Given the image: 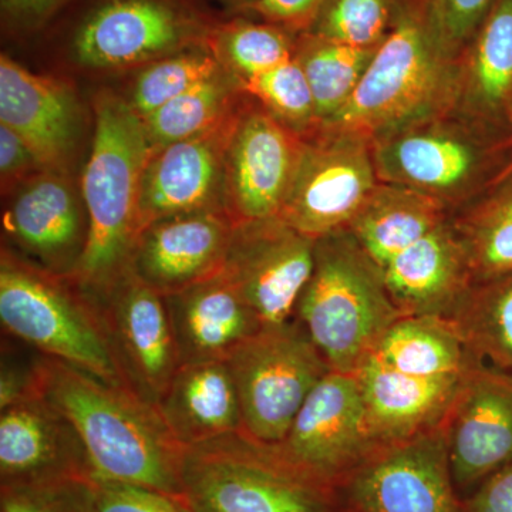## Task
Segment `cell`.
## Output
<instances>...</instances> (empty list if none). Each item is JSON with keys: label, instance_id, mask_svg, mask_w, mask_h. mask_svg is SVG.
Here are the masks:
<instances>
[{"label": "cell", "instance_id": "60d3db41", "mask_svg": "<svg viewBox=\"0 0 512 512\" xmlns=\"http://www.w3.org/2000/svg\"><path fill=\"white\" fill-rule=\"evenodd\" d=\"M72 0H0L3 25L16 35L46 28Z\"/></svg>", "mask_w": 512, "mask_h": 512}, {"label": "cell", "instance_id": "7c38bea8", "mask_svg": "<svg viewBox=\"0 0 512 512\" xmlns=\"http://www.w3.org/2000/svg\"><path fill=\"white\" fill-rule=\"evenodd\" d=\"M306 476L328 485L377 450L355 373L330 370L309 394L284 440L269 446Z\"/></svg>", "mask_w": 512, "mask_h": 512}, {"label": "cell", "instance_id": "1f68e13d", "mask_svg": "<svg viewBox=\"0 0 512 512\" xmlns=\"http://www.w3.org/2000/svg\"><path fill=\"white\" fill-rule=\"evenodd\" d=\"M296 39L298 35L275 23L239 16L220 20L207 45L221 66L242 84L293 59Z\"/></svg>", "mask_w": 512, "mask_h": 512}, {"label": "cell", "instance_id": "4dcf8cb0", "mask_svg": "<svg viewBox=\"0 0 512 512\" xmlns=\"http://www.w3.org/2000/svg\"><path fill=\"white\" fill-rule=\"evenodd\" d=\"M377 50L343 45L309 32L298 35L295 59L311 86L319 127L348 103Z\"/></svg>", "mask_w": 512, "mask_h": 512}, {"label": "cell", "instance_id": "ffe728a7", "mask_svg": "<svg viewBox=\"0 0 512 512\" xmlns=\"http://www.w3.org/2000/svg\"><path fill=\"white\" fill-rule=\"evenodd\" d=\"M0 124L30 148L46 171L64 167L79 137V109L72 90L0 57Z\"/></svg>", "mask_w": 512, "mask_h": 512}, {"label": "cell", "instance_id": "9a60e30c", "mask_svg": "<svg viewBox=\"0 0 512 512\" xmlns=\"http://www.w3.org/2000/svg\"><path fill=\"white\" fill-rule=\"evenodd\" d=\"M94 301L131 386L157 407L181 366L165 295L128 271Z\"/></svg>", "mask_w": 512, "mask_h": 512}, {"label": "cell", "instance_id": "30bf717a", "mask_svg": "<svg viewBox=\"0 0 512 512\" xmlns=\"http://www.w3.org/2000/svg\"><path fill=\"white\" fill-rule=\"evenodd\" d=\"M377 184L372 138L359 131L319 127L305 136L278 218L316 241L348 229Z\"/></svg>", "mask_w": 512, "mask_h": 512}, {"label": "cell", "instance_id": "ab89813d", "mask_svg": "<svg viewBox=\"0 0 512 512\" xmlns=\"http://www.w3.org/2000/svg\"><path fill=\"white\" fill-rule=\"evenodd\" d=\"M326 0H258L244 13L275 23L295 35L308 32Z\"/></svg>", "mask_w": 512, "mask_h": 512}, {"label": "cell", "instance_id": "8d00e7d4", "mask_svg": "<svg viewBox=\"0 0 512 512\" xmlns=\"http://www.w3.org/2000/svg\"><path fill=\"white\" fill-rule=\"evenodd\" d=\"M497 0H403L433 45L458 60Z\"/></svg>", "mask_w": 512, "mask_h": 512}, {"label": "cell", "instance_id": "3957f363", "mask_svg": "<svg viewBox=\"0 0 512 512\" xmlns=\"http://www.w3.org/2000/svg\"><path fill=\"white\" fill-rule=\"evenodd\" d=\"M402 316L387 291L382 268L348 229L316 239L311 278L293 318L330 369L356 373Z\"/></svg>", "mask_w": 512, "mask_h": 512}, {"label": "cell", "instance_id": "4fadbf2b", "mask_svg": "<svg viewBox=\"0 0 512 512\" xmlns=\"http://www.w3.org/2000/svg\"><path fill=\"white\" fill-rule=\"evenodd\" d=\"M315 244L281 218L237 225L221 274L264 326L282 325L295 316L311 278Z\"/></svg>", "mask_w": 512, "mask_h": 512}, {"label": "cell", "instance_id": "603a6c76", "mask_svg": "<svg viewBox=\"0 0 512 512\" xmlns=\"http://www.w3.org/2000/svg\"><path fill=\"white\" fill-rule=\"evenodd\" d=\"M403 316H448L473 286L466 248L453 220L424 235L382 268Z\"/></svg>", "mask_w": 512, "mask_h": 512}, {"label": "cell", "instance_id": "d4e9b609", "mask_svg": "<svg viewBox=\"0 0 512 512\" xmlns=\"http://www.w3.org/2000/svg\"><path fill=\"white\" fill-rule=\"evenodd\" d=\"M157 410L173 439L187 448L241 433V406L227 360L183 363Z\"/></svg>", "mask_w": 512, "mask_h": 512}, {"label": "cell", "instance_id": "f6af8a7d", "mask_svg": "<svg viewBox=\"0 0 512 512\" xmlns=\"http://www.w3.org/2000/svg\"><path fill=\"white\" fill-rule=\"evenodd\" d=\"M221 2L227 3V5L232 6V8L238 10V12H245V10L251 8L258 0H221Z\"/></svg>", "mask_w": 512, "mask_h": 512}, {"label": "cell", "instance_id": "ac0fdd59", "mask_svg": "<svg viewBox=\"0 0 512 512\" xmlns=\"http://www.w3.org/2000/svg\"><path fill=\"white\" fill-rule=\"evenodd\" d=\"M92 481L89 460L72 423L45 397L0 409V485Z\"/></svg>", "mask_w": 512, "mask_h": 512}, {"label": "cell", "instance_id": "f546056e", "mask_svg": "<svg viewBox=\"0 0 512 512\" xmlns=\"http://www.w3.org/2000/svg\"><path fill=\"white\" fill-rule=\"evenodd\" d=\"M473 284L512 271V173L453 220Z\"/></svg>", "mask_w": 512, "mask_h": 512}, {"label": "cell", "instance_id": "ba28073f", "mask_svg": "<svg viewBox=\"0 0 512 512\" xmlns=\"http://www.w3.org/2000/svg\"><path fill=\"white\" fill-rule=\"evenodd\" d=\"M80 12L67 30L74 62L96 70L148 64L207 45L220 20L195 0H72Z\"/></svg>", "mask_w": 512, "mask_h": 512}, {"label": "cell", "instance_id": "7402d4cb", "mask_svg": "<svg viewBox=\"0 0 512 512\" xmlns=\"http://www.w3.org/2000/svg\"><path fill=\"white\" fill-rule=\"evenodd\" d=\"M5 228L36 265L57 275H72L86 247L87 220L57 171L36 175L23 187L6 212Z\"/></svg>", "mask_w": 512, "mask_h": 512}, {"label": "cell", "instance_id": "b9f144b4", "mask_svg": "<svg viewBox=\"0 0 512 512\" xmlns=\"http://www.w3.org/2000/svg\"><path fill=\"white\" fill-rule=\"evenodd\" d=\"M40 396L37 357L23 363L3 352L0 372V409Z\"/></svg>", "mask_w": 512, "mask_h": 512}, {"label": "cell", "instance_id": "44dd1931", "mask_svg": "<svg viewBox=\"0 0 512 512\" xmlns=\"http://www.w3.org/2000/svg\"><path fill=\"white\" fill-rule=\"evenodd\" d=\"M355 375L370 436L380 448L440 427L467 373L450 377L406 375L370 356Z\"/></svg>", "mask_w": 512, "mask_h": 512}, {"label": "cell", "instance_id": "f1b7e54d", "mask_svg": "<svg viewBox=\"0 0 512 512\" xmlns=\"http://www.w3.org/2000/svg\"><path fill=\"white\" fill-rule=\"evenodd\" d=\"M448 319L478 362L512 372V271L473 284Z\"/></svg>", "mask_w": 512, "mask_h": 512}, {"label": "cell", "instance_id": "4316f807", "mask_svg": "<svg viewBox=\"0 0 512 512\" xmlns=\"http://www.w3.org/2000/svg\"><path fill=\"white\" fill-rule=\"evenodd\" d=\"M450 211L429 195L379 181L348 231L383 268L394 256L451 220Z\"/></svg>", "mask_w": 512, "mask_h": 512}, {"label": "cell", "instance_id": "ee69618b", "mask_svg": "<svg viewBox=\"0 0 512 512\" xmlns=\"http://www.w3.org/2000/svg\"><path fill=\"white\" fill-rule=\"evenodd\" d=\"M468 512H512V463L485 478Z\"/></svg>", "mask_w": 512, "mask_h": 512}, {"label": "cell", "instance_id": "52a82bcc", "mask_svg": "<svg viewBox=\"0 0 512 512\" xmlns=\"http://www.w3.org/2000/svg\"><path fill=\"white\" fill-rule=\"evenodd\" d=\"M181 483L194 512H330L325 484L244 433L184 448Z\"/></svg>", "mask_w": 512, "mask_h": 512}, {"label": "cell", "instance_id": "74e56055", "mask_svg": "<svg viewBox=\"0 0 512 512\" xmlns=\"http://www.w3.org/2000/svg\"><path fill=\"white\" fill-rule=\"evenodd\" d=\"M0 512H93V481L0 485Z\"/></svg>", "mask_w": 512, "mask_h": 512}, {"label": "cell", "instance_id": "d6a6232c", "mask_svg": "<svg viewBox=\"0 0 512 512\" xmlns=\"http://www.w3.org/2000/svg\"><path fill=\"white\" fill-rule=\"evenodd\" d=\"M228 72L198 84L143 119L151 151L211 130L234 113L235 84Z\"/></svg>", "mask_w": 512, "mask_h": 512}, {"label": "cell", "instance_id": "6da1fadb", "mask_svg": "<svg viewBox=\"0 0 512 512\" xmlns=\"http://www.w3.org/2000/svg\"><path fill=\"white\" fill-rule=\"evenodd\" d=\"M37 376L40 394L79 434L92 481L144 485L184 500V448L153 403L52 357H37Z\"/></svg>", "mask_w": 512, "mask_h": 512}, {"label": "cell", "instance_id": "5bb4252c", "mask_svg": "<svg viewBox=\"0 0 512 512\" xmlns=\"http://www.w3.org/2000/svg\"><path fill=\"white\" fill-rule=\"evenodd\" d=\"M443 429L377 448L352 484L363 512H460Z\"/></svg>", "mask_w": 512, "mask_h": 512}, {"label": "cell", "instance_id": "8992f818", "mask_svg": "<svg viewBox=\"0 0 512 512\" xmlns=\"http://www.w3.org/2000/svg\"><path fill=\"white\" fill-rule=\"evenodd\" d=\"M457 60L433 45L406 8L377 50L355 93L320 127L359 131L370 138L414 121L456 110Z\"/></svg>", "mask_w": 512, "mask_h": 512}, {"label": "cell", "instance_id": "bcb514c9", "mask_svg": "<svg viewBox=\"0 0 512 512\" xmlns=\"http://www.w3.org/2000/svg\"><path fill=\"white\" fill-rule=\"evenodd\" d=\"M507 126H508V133H510V137H511V141H512V106L510 109V113H508Z\"/></svg>", "mask_w": 512, "mask_h": 512}, {"label": "cell", "instance_id": "5b68a950", "mask_svg": "<svg viewBox=\"0 0 512 512\" xmlns=\"http://www.w3.org/2000/svg\"><path fill=\"white\" fill-rule=\"evenodd\" d=\"M0 322L8 335L40 355L137 393L120 365L99 303L70 276L53 274L6 249L0 262Z\"/></svg>", "mask_w": 512, "mask_h": 512}, {"label": "cell", "instance_id": "7a4b0ae2", "mask_svg": "<svg viewBox=\"0 0 512 512\" xmlns=\"http://www.w3.org/2000/svg\"><path fill=\"white\" fill-rule=\"evenodd\" d=\"M94 116L92 153L83 175L87 241L70 278L97 299L130 271L140 237L141 178L151 147L140 114L120 97L101 94Z\"/></svg>", "mask_w": 512, "mask_h": 512}, {"label": "cell", "instance_id": "f35d334b", "mask_svg": "<svg viewBox=\"0 0 512 512\" xmlns=\"http://www.w3.org/2000/svg\"><path fill=\"white\" fill-rule=\"evenodd\" d=\"M93 512H194L183 498L144 485L93 481Z\"/></svg>", "mask_w": 512, "mask_h": 512}, {"label": "cell", "instance_id": "277c9868", "mask_svg": "<svg viewBox=\"0 0 512 512\" xmlns=\"http://www.w3.org/2000/svg\"><path fill=\"white\" fill-rule=\"evenodd\" d=\"M372 153L379 181L429 195L450 210L467 207L512 173L510 133L456 111L379 134Z\"/></svg>", "mask_w": 512, "mask_h": 512}, {"label": "cell", "instance_id": "e0dca14e", "mask_svg": "<svg viewBox=\"0 0 512 512\" xmlns=\"http://www.w3.org/2000/svg\"><path fill=\"white\" fill-rule=\"evenodd\" d=\"M237 111L205 133L151 151L138 198L140 234L167 218L224 212L225 148Z\"/></svg>", "mask_w": 512, "mask_h": 512}, {"label": "cell", "instance_id": "83f0119b", "mask_svg": "<svg viewBox=\"0 0 512 512\" xmlns=\"http://www.w3.org/2000/svg\"><path fill=\"white\" fill-rule=\"evenodd\" d=\"M397 372L420 377L466 375L476 357L453 320L446 316H402L384 333L372 353Z\"/></svg>", "mask_w": 512, "mask_h": 512}, {"label": "cell", "instance_id": "836d02e7", "mask_svg": "<svg viewBox=\"0 0 512 512\" xmlns=\"http://www.w3.org/2000/svg\"><path fill=\"white\" fill-rule=\"evenodd\" d=\"M227 72L208 45L188 47L148 63L138 74L130 104L141 117Z\"/></svg>", "mask_w": 512, "mask_h": 512}, {"label": "cell", "instance_id": "cb8c5ba5", "mask_svg": "<svg viewBox=\"0 0 512 512\" xmlns=\"http://www.w3.org/2000/svg\"><path fill=\"white\" fill-rule=\"evenodd\" d=\"M181 365L228 360L264 328L234 285L218 274L165 295Z\"/></svg>", "mask_w": 512, "mask_h": 512}, {"label": "cell", "instance_id": "2e32d148", "mask_svg": "<svg viewBox=\"0 0 512 512\" xmlns=\"http://www.w3.org/2000/svg\"><path fill=\"white\" fill-rule=\"evenodd\" d=\"M451 474L477 483L512 463V372L476 362L441 424Z\"/></svg>", "mask_w": 512, "mask_h": 512}, {"label": "cell", "instance_id": "484cf974", "mask_svg": "<svg viewBox=\"0 0 512 512\" xmlns=\"http://www.w3.org/2000/svg\"><path fill=\"white\" fill-rule=\"evenodd\" d=\"M456 113L508 131L512 106V0H497L457 60Z\"/></svg>", "mask_w": 512, "mask_h": 512}, {"label": "cell", "instance_id": "e575fe53", "mask_svg": "<svg viewBox=\"0 0 512 512\" xmlns=\"http://www.w3.org/2000/svg\"><path fill=\"white\" fill-rule=\"evenodd\" d=\"M403 0H326L309 33L362 49H379L392 35Z\"/></svg>", "mask_w": 512, "mask_h": 512}, {"label": "cell", "instance_id": "9c48e42d", "mask_svg": "<svg viewBox=\"0 0 512 512\" xmlns=\"http://www.w3.org/2000/svg\"><path fill=\"white\" fill-rule=\"evenodd\" d=\"M227 362L241 406V433L265 446L284 440L309 394L332 370L295 318L264 326Z\"/></svg>", "mask_w": 512, "mask_h": 512}, {"label": "cell", "instance_id": "d590c367", "mask_svg": "<svg viewBox=\"0 0 512 512\" xmlns=\"http://www.w3.org/2000/svg\"><path fill=\"white\" fill-rule=\"evenodd\" d=\"M242 90L266 111L301 136L318 130L315 100L298 60L275 67L241 84Z\"/></svg>", "mask_w": 512, "mask_h": 512}, {"label": "cell", "instance_id": "7bdbcfd3", "mask_svg": "<svg viewBox=\"0 0 512 512\" xmlns=\"http://www.w3.org/2000/svg\"><path fill=\"white\" fill-rule=\"evenodd\" d=\"M35 167L42 168L25 141L15 131L0 124V174L3 185L22 180Z\"/></svg>", "mask_w": 512, "mask_h": 512}, {"label": "cell", "instance_id": "d6986e66", "mask_svg": "<svg viewBox=\"0 0 512 512\" xmlns=\"http://www.w3.org/2000/svg\"><path fill=\"white\" fill-rule=\"evenodd\" d=\"M234 225L220 211L167 218L141 231L130 271L163 295L218 275Z\"/></svg>", "mask_w": 512, "mask_h": 512}, {"label": "cell", "instance_id": "8fae6325", "mask_svg": "<svg viewBox=\"0 0 512 512\" xmlns=\"http://www.w3.org/2000/svg\"><path fill=\"white\" fill-rule=\"evenodd\" d=\"M305 137L261 104L235 114L224 157L222 208L234 227L278 218L301 158Z\"/></svg>", "mask_w": 512, "mask_h": 512}]
</instances>
